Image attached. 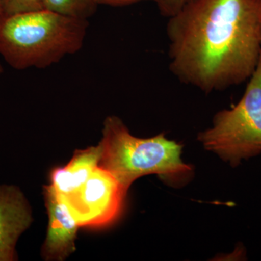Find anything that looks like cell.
I'll use <instances>...</instances> for the list:
<instances>
[{"label": "cell", "instance_id": "1", "mask_svg": "<svg viewBox=\"0 0 261 261\" xmlns=\"http://www.w3.org/2000/svg\"><path fill=\"white\" fill-rule=\"evenodd\" d=\"M261 0H190L168 18L169 69L205 93L240 85L261 55Z\"/></svg>", "mask_w": 261, "mask_h": 261}, {"label": "cell", "instance_id": "2", "mask_svg": "<svg viewBox=\"0 0 261 261\" xmlns=\"http://www.w3.org/2000/svg\"><path fill=\"white\" fill-rule=\"evenodd\" d=\"M88 20L42 9L0 18V55L12 68H44L83 47Z\"/></svg>", "mask_w": 261, "mask_h": 261}, {"label": "cell", "instance_id": "3", "mask_svg": "<svg viewBox=\"0 0 261 261\" xmlns=\"http://www.w3.org/2000/svg\"><path fill=\"white\" fill-rule=\"evenodd\" d=\"M99 166L111 173L128 192L137 178L158 175L171 186L190 179L192 168L182 161V145L160 134L138 138L130 133L121 118L108 116L103 123Z\"/></svg>", "mask_w": 261, "mask_h": 261}, {"label": "cell", "instance_id": "4", "mask_svg": "<svg viewBox=\"0 0 261 261\" xmlns=\"http://www.w3.org/2000/svg\"><path fill=\"white\" fill-rule=\"evenodd\" d=\"M198 140L232 167L261 154V55L241 99L216 113L212 126L200 132Z\"/></svg>", "mask_w": 261, "mask_h": 261}, {"label": "cell", "instance_id": "5", "mask_svg": "<svg viewBox=\"0 0 261 261\" xmlns=\"http://www.w3.org/2000/svg\"><path fill=\"white\" fill-rule=\"evenodd\" d=\"M127 192L111 173L98 166L82 189L63 199L82 227H103L121 214Z\"/></svg>", "mask_w": 261, "mask_h": 261}, {"label": "cell", "instance_id": "6", "mask_svg": "<svg viewBox=\"0 0 261 261\" xmlns=\"http://www.w3.org/2000/svg\"><path fill=\"white\" fill-rule=\"evenodd\" d=\"M44 195L49 222L42 247V257L46 260L63 261L75 251L80 226L68 203L54 187L50 185L44 187Z\"/></svg>", "mask_w": 261, "mask_h": 261}, {"label": "cell", "instance_id": "7", "mask_svg": "<svg viewBox=\"0 0 261 261\" xmlns=\"http://www.w3.org/2000/svg\"><path fill=\"white\" fill-rule=\"evenodd\" d=\"M32 210L18 187L0 185V261L18 260L19 238L32 225Z\"/></svg>", "mask_w": 261, "mask_h": 261}, {"label": "cell", "instance_id": "8", "mask_svg": "<svg viewBox=\"0 0 261 261\" xmlns=\"http://www.w3.org/2000/svg\"><path fill=\"white\" fill-rule=\"evenodd\" d=\"M100 154L99 145L77 149L68 164L51 171L50 185L64 198L74 195L99 166Z\"/></svg>", "mask_w": 261, "mask_h": 261}, {"label": "cell", "instance_id": "9", "mask_svg": "<svg viewBox=\"0 0 261 261\" xmlns=\"http://www.w3.org/2000/svg\"><path fill=\"white\" fill-rule=\"evenodd\" d=\"M97 6L94 0H44V9L87 20L95 13Z\"/></svg>", "mask_w": 261, "mask_h": 261}, {"label": "cell", "instance_id": "10", "mask_svg": "<svg viewBox=\"0 0 261 261\" xmlns=\"http://www.w3.org/2000/svg\"><path fill=\"white\" fill-rule=\"evenodd\" d=\"M42 9L44 0H2L0 18Z\"/></svg>", "mask_w": 261, "mask_h": 261}, {"label": "cell", "instance_id": "11", "mask_svg": "<svg viewBox=\"0 0 261 261\" xmlns=\"http://www.w3.org/2000/svg\"><path fill=\"white\" fill-rule=\"evenodd\" d=\"M190 1V0H163L162 5L159 8L160 13L163 16L169 18L176 14Z\"/></svg>", "mask_w": 261, "mask_h": 261}, {"label": "cell", "instance_id": "12", "mask_svg": "<svg viewBox=\"0 0 261 261\" xmlns=\"http://www.w3.org/2000/svg\"><path fill=\"white\" fill-rule=\"evenodd\" d=\"M142 1L153 2L159 8L162 5L163 0H94L98 5H106L113 7L127 6Z\"/></svg>", "mask_w": 261, "mask_h": 261}, {"label": "cell", "instance_id": "13", "mask_svg": "<svg viewBox=\"0 0 261 261\" xmlns=\"http://www.w3.org/2000/svg\"><path fill=\"white\" fill-rule=\"evenodd\" d=\"M3 72V66H2L1 63H0V74Z\"/></svg>", "mask_w": 261, "mask_h": 261}, {"label": "cell", "instance_id": "14", "mask_svg": "<svg viewBox=\"0 0 261 261\" xmlns=\"http://www.w3.org/2000/svg\"><path fill=\"white\" fill-rule=\"evenodd\" d=\"M2 0H0V13H1Z\"/></svg>", "mask_w": 261, "mask_h": 261}, {"label": "cell", "instance_id": "15", "mask_svg": "<svg viewBox=\"0 0 261 261\" xmlns=\"http://www.w3.org/2000/svg\"><path fill=\"white\" fill-rule=\"evenodd\" d=\"M260 44H261V29H260Z\"/></svg>", "mask_w": 261, "mask_h": 261}]
</instances>
